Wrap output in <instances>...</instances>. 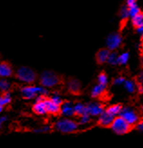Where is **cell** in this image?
I'll list each match as a JSON object with an SVG mask.
<instances>
[{
    "instance_id": "9",
    "label": "cell",
    "mask_w": 143,
    "mask_h": 148,
    "mask_svg": "<svg viewBox=\"0 0 143 148\" xmlns=\"http://www.w3.org/2000/svg\"><path fill=\"white\" fill-rule=\"evenodd\" d=\"M112 52L107 47H101L95 53V61L97 65H103L109 61Z\"/></svg>"
},
{
    "instance_id": "10",
    "label": "cell",
    "mask_w": 143,
    "mask_h": 148,
    "mask_svg": "<svg viewBox=\"0 0 143 148\" xmlns=\"http://www.w3.org/2000/svg\"><path fill=\"white\" fill-rule=\"evenodd\" d=\"M121 44V36L120 33L110 34L107 39V48L112 52V50L120 47Z\"/></svg>"
},
{
    "instance_id": "6",
    "label": "cell",
    "mask_w": 143,
    "mask_h": 148,
    "mask_svg": "<svg viewBox=\"0 0 143 148\" xmlns=\"http://www.w3.org/2000/svg\"><path fill=\"white\" fill-rule=\"evenodd\" d=\"M78 125L76 122L73 120L69 119H63L59 122H57L55 124L56 129L59 130L62 133H72L74 132L76 130V128L78 127Z\"/></svg>"
},
{
    "instance_id": "3",
    "label": "cell",
    "mask_w": 143,
    "mask_h": 148,
    "mask_svg": "<svg viewBox=\"0 0 143 148\" xmlns=\"http://www.w3.org/2000/svg\"><path fill=\"white\" fill-rule=\"evenodd\" d=\"M142 125V123H140L139 125ZM139 125H131L129 123L121 117V115H117V116L114 117L113 122L112 124V126H110V129H112L115 134H120V136H123V134H127L129 133H131L132 130L136 129Z\"/></svg>"
},
{
    "instance_id": "8",
    "label": "cell",
    "mask_w": 143,
    "mask_h": 148,
    "mask_svg": "<svg viewBox=\"0 0 143 148\" xmlns=\"http://www.w3.org/2000/svg\"><path fill=\"white\" fill-rule=\"evenodd\" d=\"M114 117L115 116H112V115L109 114L105 111H103L100 114L98 120H97L96 125L99 126V127H101V128H110Z\"/></svg>"
},
{
    "instance_id": "12",
    "label": "cell",
    "mask_w": 143,
    "mask_h": 148,
    "mask_svg": "<svg viewBox=\"0 0 143 148\" xmlns=\"http://www.w3.org/2000/svg\"><path fill=\"white\" fill-rule=\"evenodd\" d=\"M32 111L37 115H43L45 114V106H44V103L43 101L42 95L33 105V106H32Z\"/></svg>"
},
{
    "instance_id": "20",
    "label": "cell",
    "mask_w": 143,
    "mask_h": 148,
    "mask_svg": "<svg viewBox=\"0 0 143 148\" xmlns=\"http://www.w3.org/2000/svg\"><path fill=\"white\" fill-rule=\"evenodd\" d=\"M0 62H1V55H0Z\"/></svg>"
},
{
    "instance_id": "2",
    "label": "cell",
    "mask_w": 143,
    "mask_h": 148,
    "mask_svg": "<svg viewBox=\"0 0 143 148\" xmlns=\"http://www.w3.org/2000/svg\"><path fill=\"white\" fill-rule=\"evenodd\" d=\"M14 77L22 82L29 84V85H33L39 79V75L33 68L28 66H21L16 71H15Z\"/></svg>"
},
{
    "instance_id": "15",
    "label": "cell",
    "mask_w": 143,
    "mask_h": 148,
    "mask_svg": "<svg viewBox=\"0 0 143 148\" xmlns=\"http://www.w3.org/2000/svg\"><path fill=\"white\" fill-rule=\"evenodd\" d=\"M104 108H105V106L103 104H95V105L86 107V110L91 114L97 115V114H101L103 111H104Z\"/></svg>"
},
{
    "instance_id": "11",
    "label": "cell",
    "mask_w": 143,
    "mask_h": 148,
    "mask_svg": "<svg viewBox=\"0 0 143 148\" xmlns=\"http://www.w3.org/2000/svg\"><path fill=\"white\" fill-rule=\"evenodd\" d=\"M14 69L8 61L0 62V77H10L14 76Z\"/></svg>"
},
{
    "instance_id": "1",
    "label": "cell",
    "mask_w": 143,
    "mask_h": 148,
    "mask_svg": "<svg viewBox=\"0 0 143 148\" xmlns=\"http://www.w3.org/2000/svg\"><path fill=\"white\" fill-rule=\"evenodd\" d=\"M39 84L43 87L47 88H56L59 87L62 89L65 86V77L63 75L56 73L54 71H44L39 76Z\"/></svg>"
},
{
    "instance_id": "4",
    "label": "cell",
    "mask_w": 143,
    "mask_h": 148,
    "mask_svg": "<svg viewBox=\"0 0 143 148\" xmlns=\"http://www.w3.org/2000/svg\"><path fill=\"white\" fill-rule=\"evenodd\" d=\"M42 97L45 106V114L54 115V116H59V115L62 114V100L58 98L48 97V96L45 95H42Z\"/></svg>"
},
{
    "instance_id": "14",
    "label": "cell",
    "mask_w": 143,
    "mask_h": 148,
    "mask_svg": "<svg viewBox=\"0 0 143 148\" xmlns=\"http://www.w3.org/2000/svg\"><path fill=\"white\" fill-rule=\"evenodd\" d=\"M122 109H123V106L121 103H117V104L108 106L104 111L109 114L112 115V116H117L122 111Z\"/></svg>"
},
{
    "instance_id": "13",
    "label": "cell",
    "mask_w": 143,
    "mask_h": 148,
    "mask_svg": "<svg viewBox=\"0 0 143 148\" xmlns=\"http://www.w3.org/2000/svg\"><path fill=\"white\" fill-rule=\"evenodd\" d=\"M131 24L135 29H140L143 25V13L141 10L134 14L131 17Z\"/></svg>"
},
{
    "instance_id": "5",
    "label": "cell",
    "mask_w": 143,
    "mask_h": 148,
    "mask_svg": "<svg viewBox=\"0 0 143 148\" xmlns=\"http://www.w3.org/2000/svg\"><path fill=\"white\" fill-rule=\"evenodd\" d=\"M112 95L109 92V90L107 89L106 86H101L98 85L95 86L92 92V97L98 99L101 102H107L110 100Z\"/></svg>"
},
{
    "instance_id": "17",
    "label": "cell",
    "mask_w": 143,
    "mask_h": 148,
    "mask_svg": "<svg viewBox=\"0 0 143 148\" xmlns=\"http://www.w3.org/2000/svg\"><path fill=\"white\" fill-rule=\"evenodd\" d=\"M11 102V97L7 92H4L1 95H0V106L2 107L5 105L9 104Z\"/></svg>"
},
{
    "instance_id": "16",
    "label": "cell",
    "mask_w": 143,
    "mask_h": 148,
    "mask_svg": "<svg viewBox=\"0 0 143 148\" xmlns=\"http://www.w3.org/2000/svg\"><path fill=\"white\" fill-rule=\"evenodd\" d=\"M22 92H23V95H24L25 98H32L33 96L35 95L36 88L31 87V86H27V87H24L22 89Z\"/></svg>"
},
{
    "instance_id": "7",
    "label": "cell",
    "mask_w": 143,
    "mask_h": 148,
    "mask_svg": "<svg viewBox=\"0 0 143 148\" xmlns=\"http://www.w3.org/2000/svg\"><path fill=\"white\" fill-rule=\"evenodd\" d=\"M67 89L68 93L74 96H80L82 94V84L79 80L74 78V77H69Z\"/></svg>"
},
{
    "instance_id": "18",
    "label": "cell",
    "mask_w": 143,
    "mask_h": 148,
    "mask_svg": "<svg viewBox=\"0 0 143 148\" xmlns=\"http://www.w3.org/2000/svg\"><path fill=\"white\" fill-rule=\"evenodd\" d=\"M98 81L99 85L101 86H107V81H108V75L105 71H101L98 75Z\"/></svg>"
},
{
    "instance_id": "19",
    "label": "cell",
    "mask_w": 143,
    "mask_h": 148,
    "mask_svg": "<svg viewBox=\"0 0 143 148\" xmlns=\"http://www.w3.org/2000/svg\"><path fill=\"white\" fill-rule=\"evenodd\" d=\"M2 110H3V107H2L1 106H0V112H1Z\"/></svg>"
}]
</instances>
